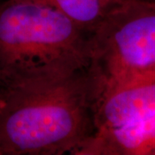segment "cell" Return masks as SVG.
<instances>
[{
  "instance_id": "obj_6",
  "label": "cell",
  "mask_w": 155,
  "mask_h": 155,
  "mask_svg": "<svg viewBox=\"0 0 155 155\" xmlns=\"http://www.w3.org/2000/svg\"><path fill=\"white\" fill-rule=\"evenodd\" d=\"M60 11L92 34L106 17L127 0H30Z\"/></svg>"
},
{
  "instance_id": "obj_3",
  "label": "cell",
  "mask_w": 155,
  "mask_h": 155,
  "mask_svg": "<svg viewBox=\"0 0 155 155\" xmlns=\"http://www.w3.org/2000/svg\"><path fill=\"white\" fill-rule=\"evenodd\" d=\"M96 92L155 80V0H127L91 34Z\"/></svg>"
},
{
  "instance_id": "obj_4",
  "label": "cell",
  "mask_w": 155,
  "mask_h": 155,
  "mask_svg": "<svg viewBox=\"0 0 155 155\" xmlns=\"http://www.w3.org/2000/svg\"><path fill=\"white\" fill-rule=\"evenodd\" d=\"M96 130L116 127L155 116V80L96 92Z\"/></svg>"
},
{
  "instance_id": "obj_5",
  "label": "cell",
  "mask_w": 155,
  "mask_h": 155,
  "mask_svg": "<svg viewBox=\"0 0 155 155\" xmlns=\"http://www.w3.org/2000/svg\"><path fill=\"white\" fill-rule=\"evenodd\" d=\"M76 155H155V116L97 129Z\"/></svg>"
},
{
  "instance_id": "obj_1",
  "label": "cell",
  "mask_w": 155,
  "mask_h": 155,
  "mask_svg": "<svg viewBox=\"0 0 155 155\" xmlns=\"http://www.w3.org/2000/svg\"><path fill=\"white\" fill-rule=\"evenodd\" d=\"M90 69L0 81V155H76L96 131Z\"/></svg>"
},
{
  "instance_id": "obj_2",
  "label": "cell",
  "mask_w": 155,
  "mask_h": 155,
  "mask_svg": "<svg viewBox=\"0 0 155 155\" xmlns=\"http://www.w3.org/2000/svg\"><path fill=\"white\" fill-rule=\"evenodd\" d=\"M91 33L30 0H0V81L90 69Z\"/></svg>"
}]
</instances>
